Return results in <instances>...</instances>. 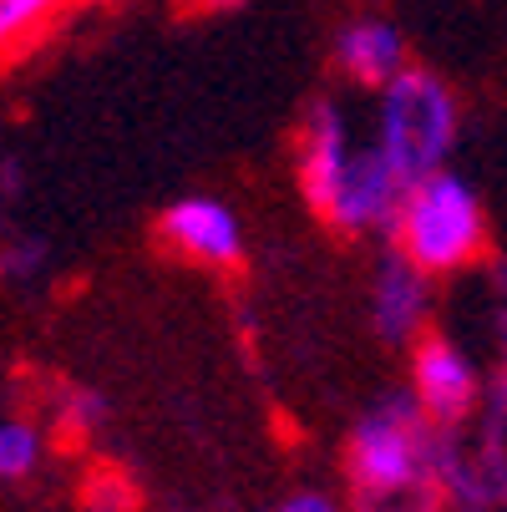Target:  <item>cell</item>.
<instances>
[{"label": "cell", "mask_w": 507, "mask_h": 512, "mask_svg": "<svg viewBox=\"0 0 507 512\" xmlns=\"http://www.w3.org/2000/svg\"><path fill=\"white\" fill-rule=\"evenodd\" d=\"M437 436L442 426L426 416L416 391L381 396L371 411H360L345 442L350 497L366 502V497H391V492H416V487H442Z\"/></svg>", "instance_id": "1"}, {"label": "cell", "mask_w": 507, "mask_h": 512, "mask_svg": "<svg viewBox=\"0 0 507 512\" xmlns=\"http://www.w3.org/2000/svg\"><path fill=\"white\" fill-rule=\"evenodd\" d=\"M452 142H457V97L447 92L442 77H431L421 66H406L381 92L376 148L391 158V168L406 183H421L447 168Z\"/></svg>", "instance_id": "2"}, {"label": "cell", "mask_w": 507, "mask_h": 512, "mask_svg": "<svg viewBox=\"0 0 507 512\" xmlns=\"http://www.w3.org/2000/svg\"><path fill=\"white\" fill-rule=\"evenodd\" d=\"M396 234H401V249L431 274H452L472 264V254L482 249V203L472 183L457 178L452 168L411 183Z\"/></svg>", "instance_id": "3"}, {"label": "cell", "mask_w": 507, "mask_h": 512, "mask_svg": "<svg viewBox=\"0 0 507 512\" xmlns=\"http://www.w3.org/2000/svg\"><path fill=\"white\" fill-rule=\"evenodd\" d=\"M411 376H416V401L426 406V416L437 426H467L482 411L487 386H482L477 360L457 340H447V335L421 340Z\"/></svg>", "instance_id": "4"}, {"label": "cell", "mask_w": 507, "mask_h": 512, "mask_svg": "<svg viewBox=\"0 0 507 512\" xmlns=\"http://www.w3.org/2000/svg\"><path fill=\"white\" fill-rule=\"evenodd\" d=\"M406 178L391 168V158L381 148L355 153L335 203L325 208V218L345 234H366V229H396L401 224V203H406Z\"/></svg>", "instance_id": "5"}, {"label": "cell", "mask_w": 507, "mask_h": 512, "mask_svg": "<svg viewBox=\"0 0 507 512\" xmlns=\"http://www.w3.org/2000/svg\"><path fill=\"white\" fill-rule=\"evenodd\" d=\"M350 163H355V148H350L345 112L335 102H315L305 112V132H300V183H305V198L320 213L335 203Z\"/></svg>", "instance_id": "6"}, {"label": "cell", "mask_w": 507, "mask_h": 512, "mask_svg": "<svg viewBox=\"0 0 507 512\" xmlns=\"http://www.w3.org/2000/svg\"><path fill=\"white\" fill-rule=\"evenodd\" d=\"M426 274H431V269H421L406 249H391V254L376 264L371 320H376L381 340L406 345V340L426 325V310H431V284H426Z\"/></svg>", "instance_id": "7"}, {"label": "cell", "mask_w": 507, "mask_h": 512, "mask_svg": "<svg viewBox=\"0 0 507 512\" xmlns=\"http://www.w3.org/2000/svg\"><path fill=\"white\" fill-rule=\"evenodd\" d=\"M163 234L178 254L203 259V264H239V254H244L239 213L219 198H178L163 213Z\"/></svg>", "instance_id": "8"}, {"label": "cell", "mask_w": 507, "mask_h": 512, "mask_svg": "<svg viewBox=\"0 0 507 512\" xmlns=\"http://www.w3.org/2000/svg\"><path fill=\"white\" fill-rule=\"evenodd\" d=\"M335 61L350 82L360 87H391L401 71H406V36L381 21V16H360V21H345L335 31Z\"/></svg>", "instance_id": "9"}, {"label": "cell", "mask_w": 507, "mask_h": 512, "mask_svg": "<svg viewBox=\"0 0 507 512\" xmlns=\"http://www.w3.org/2000/svg\"><path fill=\"white\" fill-rule=\"evenodd\" d=\"M477 447L507 502V305L497 310V376L487 381V396L477 411Z\"/></svg>", "instance_id": "10"}, {"label": "cell", "mask_w": 507, "mask_h": 512, "mask_svg": "<svg viewBox=\"0 0 507 512\" xmlns=\"http://www.w3.org/2000/svg\"><path fill=\"white\" fill-rule=\"evenodd\" d=\"M41 452H46V436L36 421L26 416H6L0 421V477L6 482H21L41 467Z\"/></svg>", "instance_id": "11"}, {"label": "cell", "mask_w": 507, "mask_h": 512, "mask_svg": "<svg viewBox=\"0 0 507 512\" xmlns=\"http://www.w3.org/2000/svg\"><path fill=\"white\" fill-rule=\"evenodd\" d=\"M107 411H112V401H107L102 391H92V386H66V391L56 396V431H61V436H92V431L107 421Z\"/></svg>", "instance_id": "12"}, {"label": "cell", "mask_w": 507, "mask_h": 512, "mask_svg": "<svg viewBox=\"0 0 507 512\" xmlns=\"http://www.w3.org/2000/svg\"><path fill=\"white\" fill-rule=\"evenodd\" d=\"M46 264H51V244H46L41 234H16V239L6 244V279L31 284V279L46 274Z\"/></svg>", "instance_id": "13"}, {"label": "cell", "mask_w": 507, "mask_h": 512, "mask_svg": "<svg viewBox=\"0 0 507 512\" xmlns=\"http://www.w3.org/2000/svg\"><path fill=\"white\" fill-rule=\"evenodd\" d=\"M61 6V0H0V31H6V41L36 31L51 11Z\"/></svg>", "instance_id": "14"}, {"label": "cell", "mask_w": 507, "mask_h": 512, "mask_svg": "<svg viewBox=\"0 0 507 512\" xmlns=\"http://www.w3.org/2000/svg\"><path fill=\"white\" fill-rule=\"evenodd\" d=\"M132 507H137V497L122 477H97L87 487V512H132Z\"/></svg>", "instance_id": "15"}, {"label": "cell", "mask_w": 507, "mask_h": 512, "mask_svg": "<svg viewBox=\"0 0 507 512\" xmlns=\"http://www.w3.org/2000/svg\"><path fill=\"white\" fill-rule=\"evenodd\" d=\"M274 512H340L325 492H295V497H284Z\"/></svg>", "instance_id": "16"}, {"label": "cell", "mask_w": 507, "mask_h": 512, "mask_svg": "<svg viewBox=\"0 0 507 512\" xmlns=\"http://www.w3.org/2000/svg\"><path fill=\"white\" fill-rule=\"evenodd\" d=\"M0 188H6V198H16V188H21V168H16V158H6V168H0Z\"/></svg>", "instance_id": "17"}, {"label": "cell", "mask_w": 507, "mask_h": 512, "mask_svg": "<svg viewBox=\"0 0 507 512\" xmlns=\"http://www.w3.org/2000/svg\"><path fill=\"white\" fill-rule=\"evenodd\" d=\"M492 284H497V295H502V305H507V259L492 269Z\"/></svg>", "instance_id": "18"}, {"label": "cell", "mask_w": 507, "mask_h": 512, "mask_svg": "<svg viewBox=\"0 0 507 512\" xmlns=\"http://www.w3.org/2000/svg\"><path fill=\"white\" fill-rule=\"evenodd\" d=\"M213 6H239V0H213Z\"/></svg>", "instance_id": "19"}]
</instances>
